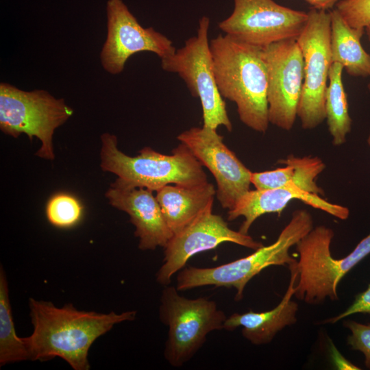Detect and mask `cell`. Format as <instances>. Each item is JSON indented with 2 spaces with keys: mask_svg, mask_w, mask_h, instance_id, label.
Returning <instances> with one entry per match:
<instances>
[{
  "mask_svg": "<svg viewBox=\"0 0 370 370\" xmlns=\"http://www.w3.org/2000/svg\"><path fill=\"white\" fill-rule=\"evenodd\" d=\"M310 6L311 8L329 11L336 6V3L341 0H304Z\"/></svg>",
  "mask_w": 370,
  "mask_h": 370,
  "instance_id": "83f0119b",
  "label": "cell"
},
{
  "mask_svg": "<svg viewBox=\"0 0 370 370\" xmlns=\"http://www.w3.org/2000/svg\"><path fill=\"white\" fill-rule=\"evenodd\" d=\"M176 287L165 286L159 316L168 327L164 356L173 367H181L202 347L209 333L223 329L227 319L217 303L206 297L188 299Z\"/></svg>",
  "mask_w": 370,
  "mask_h": 370,
  "instance_id": "8992f818",
  "label": "cell"
},
{
  "mask_svg": "<svg viewBox=\"0 0 370 370\" xmlns=\"http://www.w3.org/2000/svg\"><path fill=\"white\" fill-rule=\"evenodd\" d=\"M73 114L64 99H57L47 90L25 91L8 83L0 84L1 130L14 138L22 134L30 140L36 137L41 146L36 155L40 158L54 159V132Z\"/></svg>",
  "mask_w": 370,
  "mask_h": 370,
  "instance_id": "52a82bcc",
  "label": "cell"
},
{
  "mask_svg": "<svg viewBox=\"0 0 370 370\" xmlns=\"http://www.w3.org/2000/svg\"><path fill=\"white\" fill-rule=\"evenodd\" d=\"M330 12L332 63L341 64L351 76H369L370 55L365 51L360 42L365 32V28H354L349 26L336 8Z\"/></svg>",
  "mask_w": 370,
  "mask_h": 370,
  "instance_id": "ffe728a7",
  "label": "cell"
},
{
  "mask_svg": "<svg viewBox=\"0 0 370 370\" xmlns=\"http://www.w3.org/2000/svg\"><path fill=\"white\" fill-rule=\"evenodd\" d=\"M296 262L288 266L291 271L289 284L277 306L265 312L250 310L245 313H234L227 317L223 330L231 331L241 326L243 336L252 344L260 345L270 343L278 332L295 324L298 304L292 300V297L298 275Z\"/></svg>",
  "mask_w": 370,
  "mask_h": 370,
  "instance_id": "e0dca14e",
  "label": "cell"
},
{
  "mask_svg": "<svg viewBox=\"0 0 370 370\" xmlns=\"http://www.w3.org/2000/svg\"><path fill=\"white\" fill-rule=\"evenodd\" d=\"M333 230L321 225L313 227L296 245L299 260L294 295L309 304H319L329 298L338 300L341 280L370 254V234L343 258H333L330 245Z\"/></svg>",
  "mask_w": 370,
  "mask_h": 370,
  "instance_id": "5b68a950",
  "label": "cell"
},
{
  "mask_svg": "<svg viewBox=\"0 0 370 370\" xmlns=\"http://www.w3.org/2000/svg\"><path fill=\"white\" fill-rule=\"evenodd\" d=\"M152 190L145 188L120 187L111 185L106 193L110 204L125 212L135 227L141 250L165 247L173 236L160 206Z\"/></svg>",
  "mask_w": 370,
  "mask_h": 370,
  "instance_id": "2e32d148",
  "label": "cell"
},
{
  "mask_svg": "<svg viewBox=\"0 0 370 370\" xmlns=\"http://www.w3.org/2000/svg\"><path fill=\"white\" fill-rule=\"evenodd\" d=\"M343 69V66L340 63L332 64L325 93V119L334 146H340L346 142L352 124L347 93L342 81Z\"/></svg>",
  "mask_w": 370,
  "mask_h": 370,
  "instance_id": "44dd1931",
  "label": "cell"
},
{
  "mask_svg": "<svg viewBox=\"0 0 370 370\" xmlns=\"http://www.w3.org/2000/svg\"><path fill=\"white\" fill-rule=\"evenodd\" d=\"M106 13L107 36L100 60L108 73H121L128 58L137 53L152 52L162 60L176 51L168 37L153 27H143L122 0H108Z\"/></svg>",
  "mask_w": 370,
  "mask_h": 370,
  "instance_id": "7c38bea8",
  "label": "cell"
},
{
  "mask_svg": "<svg viewBox=\"0 0 370 370\" xmlns=\"http://www.w3.org/2000/svg\"><path fill=\"white\" fill-rule=\"evenodd\" d=\"M343 325L351 332L347 337L348 345L352 349L363 354L365 365L370 369V323L347 320L343 322Z\"/></svg>",
  "mask_w": 370,
  "mask_h": 370,
  "instance_id": "d4e9b609",
  "label": "cell"
},
{
  "mask_svg": "<svg viewBox=\"0 0 370 370\" xmlns=\"http://www.w3.org/2000/svg\"><path fill=\"white\" fill-rule=\"evenodd\" d=\"M365 32H366V34L367 35L368 39H369V40L370 42V23L365 27ZM369 77H370V75H369ZM367 88H368L369 90L370 91V80H369V82L368 84Z\"/></svg>",
  "mask_w": 370,
  "mask_h": 370,
  "instance_id": "f1b7e54d",
  "label": "cell"
},
{
  "mask_svg": "<svg viewBox=\"0 0 370 370\" xmlns=\"http://www.w3.org/2000/svg\"><path fill=\"white\" fill-rule=\"evenodd\" d=\"M210 47L220 94L235 103L243 124L265 133L270 123L263 49L227 34L212 39Z\"/></svg>",
  "mask_w": 370,
  "mask_h": 370,
  "instance_id": "7a4b0ae2",
  "label": "cell"
},
{
  "mask_svg": "<svg viewBox=\"0 0 370 370\" xmlns=\"http://www.w3.org/2000/svg\"><path fill=\"white\" fill-rule=\"evenodd\" d=\"M268 74L269 123L290 131L297 116L304 77V58L297 39H288L263 48Z\"/></svg>",
  "mask_w": 370,
  "mask_h": 370,
  "instance_id": "8fae6325",
  "label": "cell"
},
{
  "mask_svg": "<svg viewBox=\"0 0 370 370\" xmlns=\"http://www.w3.org/2000/svg\"><path fill=\"white\" fill-rule=\"evenodd\" d=\"M210 22L208 16H202L199 20L197 35L187 39L184 45L173 54L162 59L161 68L177 74L185 82L191 95L200 100L203 126L217 130L223 125L231 132L232 124L214 75L208 40Z\"/></svg>",
  "mask_w": 370,
  "mask_h": 370,
  "instance_id": "ba28073f",
  "label": "cell"
},
{
  "mask_svg": "<svg viewBox=\"0 0 370 370\" xmlns=\"http://www.w3.org/2000/svg\"><path fill=\"white\" fill-rule=\"evenodd\" d=\"M101 140L100 166L103 171L117 176L113 186L157 191L168 184L194 186L208 182L203 166L181 143L171 155L145 147L138 156H130L119 149L115 135L104 133Z\"/></svg>",
  "mask_w": 370,
  "mask_h": 370,
  "instance_id": "3957f363",
  "label": "cell"
},
{
  "mask_svg": "<svg viewBox=\"0 0 370 370\" xmlns=\"http://www.w3.org/2000/svg\"><path fill=\"white\" fill-rule=\"evenodd\" d=\"M335 7L352 27L365 28L370 23V0H341Z\"/></svg>",
  "mask_w": 370,
  "mask_h": 370,
  "instance_id": "cb8c5ba5",
  "label": "cell"
},
{
  "mask_svg": "<svg viewBox=\"0 0 370 370\" xmlns=\"http://www.w3.org/2000/svg\"><path fill=\"white\" fill-rule=\"evenodd\" d=\"M308 18V12L273 0H234L232 14L219 22V27L225 34L263 49L281 40L297 39Z\"/></svg>",
  "mask_w": 370,
  "mask_h": 370,
  "instance_id": "30bf717a",
  "label": "cell"
},
{
  "mask_svg": "<svg viewBox=\"0 0 370 370\" xmlns=\"http://www.w3.org/2000/svg\"><path fill=\"white\" fill-rule=\"evenodd\" d=\"M214 186L206 182L194 186L168 184L156 191L165 221L175 234L212 209Z\"/></svg>",
  "mask_w": 370,
  "mask_h": 370,
  "instance_id": "ac0fdd59",
  "label": "cell"
},
{
  "mask_svg": "<svg viewBox=\"0 0 370 370\" xmlns=\"http://www.w3.org/2000/svg\"><path fill=\"white\" fill-rule=\"evenodd\" d=\"M177 138L213 175L217 186L216 196L223 208L232 209L250 190L251 171L225 145L217 130L194 127L180 133Z\"/></svg>",
  "mask_w": 370,
  "mask_h": 370,
  "instance_id": "4fadbf2b",
  "label": "cell"
},
{
  "mask_svg": "<svg viewBox=\"0 0 370 370\" xmlns=\"http://www.w3.org/2000/svg\"><path fill=\"white\" fill-rule=\"evenodd\" d=\"M29 360L23 338L15 330L7 278L0 269V366Z\"/></svg>",
  "mask_w": 370,
  "mask_h": 370,
  "instance_id": "7402d4cb",
  "label": "cell"
},
{
  "mask_svg": "<svg viewBox=\"0 0 370 370\" xmlns=\"http://www.w3.org/2000/svg\"><path fill=\"white\" fill-rule=\"evenodd\" d=\"M285 166L274 170L251 172V182L256 189H269L293 184L309 193L324 195L316 179L325 168V164L319 157H297L288 156L280 160Z\"/></svg>",
  "mask_w": 370,
  "mask_h": 370,
  "instance_id": "d6986e66",
  "label": "cell"
},
{
  "mask_svg": "<svg viewBox=\"0 0 370 370\" xmlns=\"http://www.w3.org/2000/svg\"><path fill=\"white\" fill-rule=\"evenodd\" d=\"M223 243H232L254 250L263 246L248 234L231 229L212 209L173 235L164 251L163 263L156 275V282L169 285L174 274L182 270L193 256L213 249Z\"/></svg>",
  "mask_w": 370,
  "mask_h": 370,
  "instance_id": "5bb4252c",
  "label": "cell"
},
{
  "mask_svg": "<svg viewBox=\"0 0 370 370\" xmlns=\"http://www.w3.org/2000/svg\"><path fill=\"white\" fill-rule=\"evenodd\" d=\"M297 199L341 220H346L349 215L347 207L332 204L318 195L288 184L275 188L248 190L228 210L227 220L234 221L243 217L244 221L238 231L248 234L251 226L260 216L275 212L280 214L291 201Z\"/></svg>",
  "mask_w": 370,
  "mask_h": 370,
  "instance_id": "9a60e30c",
  "label": "cell"
},
{
  "mask_svg": "<svg viewBox=\"0 0 370 370\" xmlns=\"http://www.w3.org/2000/svg\"><path fill=\"white\" fill-rule=\"evenodd\" d=\"M307 23L297 39L304 58V77L297 116L304 130L325 120V100L330 68V12L311 8Z\"/></svg>",
  "mask_w": 370,
  "mask_h": 370,
  "instance_id": "9c48e42d",
  "label": "cell"
},
{
  "mask_svg": "<svg viewBox=\"0 0 370 370\" xmlns=\"http://www.w3.org/2000/svg\"><path fill=\"white\" fill-rule=\"evenodd\" d=\"M45 214L52 225L68 229L75 227L81 221L84 208L75 195L60 192L53 195L47 201Z\"/></svg>",
  "mask_w": 370,
  "mask_h": 370,
  "instance_id": "603a6c76",
  "label": "cell"
},
{
  "mask_svg": "<svg viewBox=\"0 0 370 370\" xmlns=\"http://www.w3.org/2000/svg\"><path fill=\"white\" fill-rule=\"evenodd\" d=\"M358 313L370 314V284L365 291L355 297L352 304L344 312L336 317L327 319L322 323L333 324L341 319Z\"/></svg>",
  "mask_w": 370,
  "mask_h": 370,
  "instance_id": "484cf974",
  "label": "cell"
},
{
  "mask_svg": "<svg viewBox=\"0 0 370 370\" xmlns=\"http://www.w3.org/2000/svg\"><path fill=\"white\" fill-rule=\"evenodd\" d=\"M312 228L313 219L310 212L297 210L273 243L263 245L246 257L217 267H184L177 275L176 288L179 291L210 285L234 288V299L238 301L243 297L247 283L262 270L270 266H289L294 263L297 260L290 256L289 249Z\"/></svg>",
  "mask_w": 370,
  "mask_h": 370,
  "instance_id": "277c9868",
  "label": "cell"
},
{
  "mask_svg": "<svg viewBox=\"0 0 370 370\" xmlns=\"http://www.w3.org/2000/svg\"><path fill=\"white\" fill-rule=\"evenodd\" d=\"M330 356L334 365L338 369H349V370H358L360 369L358 367L354 365L349 360L346 359L336 349L333 343H330Z\"/></svg>",
  "mask_w": 370,
  "mask_h": 370,
  "instance_id": "4316f807",
  "label": "cell"
},
{
  "mask_svg": "<svg viewBox=\"0 0 370 370\" xmlns=\"http://www.w3.org/2000/svg\"><path fill=\"white\" fill-rule=\"evenodd\" d=\"M367 144L370 148V134L369 135L367 140Z\"/></svg>",
  "mask_w": 370,
  "mask_h": 370,
  "instance_id": "f546056e",
  "label": "cell"
},
{
  "mask_svg": "<svg viewBox=\"0 0 370 370\" xmlns=\"http://www.w3.org/2000/svg\"><path fill=\"white\" fill-rule=\"evenodd\" d=\"M33 332L23 338L29 360L41 362L59 357L74 370H88V352L93 343L115 325L136 319V312L109 313L83 311L67 304L29 299Z\"/></svg>",
  "mask_w": 370,
  "mask_h": 370,
  "instance_id": "6da1fadb",
  "label": "cell"
}]
</instances>
